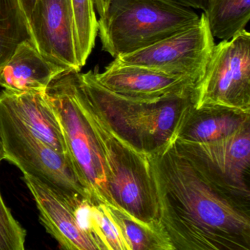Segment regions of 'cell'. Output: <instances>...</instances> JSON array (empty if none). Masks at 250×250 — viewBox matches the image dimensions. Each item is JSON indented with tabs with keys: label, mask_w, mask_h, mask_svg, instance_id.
<instances>
[{
	"label": "cell",
	"mask_w": 250,
	"mask_h": 250,
	"mask_svg": "<svg viewBox=\"0 0 250 250\" xmlns=\"http://www.w3.org/2000/svg\"><path fill=\"white\" fill-rule=\"evenodd\" d=\"M177 147L221 187L250 200V124L208 143L176 139Z\"/></svg>",
	"instance_id": "obj_9"
},
{
	"label": "cell",
	"mask_w": 250,
	"mask_h": 250,
	"mask_svg": "<svg viewBox=\"0 0 250 250\" xmlns=\"http://www.w3.org/2000/svg\"><path fill=\"white\" fill-rule=\"evenodd\" d=\"M111 0H93L95 10L99 14V17H104L107 11Z\"/></svg>",
	"instance_id": "obj_23"
},
{
	"label": "cell",
	"mask_w": 250,
	"mask_h": 250,
	"mask_svg": "<svg viewBox=\"0 0 250 250\" xmlns=\"http://www.w3.org/2000/svg\"><path fill=\"white\" fill-rule=\"evenodd\" d=\"M106 206L127 250H175L159 221L143 222L116 206Z\"/></svg>",
	"instance_id": "obj_16"
},
{
	"label": "cell",
	"mask_w": 250,
	"mask_h": 250,
	"mask_svg": "<svg viewBox=\"0 0 250 250\" xmlns=\"http://www.w3.org/2000/svg\"><path fill=\"white\" fill-rule=\"evenodd\" d=\"M194 10L173 0H111L98 20L102 50L112 58L146 49L198 21Z\"/></svg>",
	"instance_id": "obj_4"
},
{
	"label": "cell",
	"mask_w": 250,
	"mask_h": 250,
	"mask_svg": "<svg viewBox=\"0 0 250 250\" xmlns=\"http://www.w3.org/2000/svg\"><path fill=\"white\" fill-rule=\"evenodd\" d=\"M250 124V112L221 106L190 108L177 139L208 143L229 137Z\"/></svg>",
	"instance_id": "obj_15"
},
{
	"label": "cell",
	"mask_w": 250,
	"mask_h": 250,
	"mask_svg": "<svg viewBox=\"0 0 250 250\" xmlns=\"http://www.w3.org/2000/svg\"><path fill=\"white\" fill-rule=\"evenodd\" d=\"M36 2V0H20L21 7H22L23 11H24L27 19L30 16L32 10L33 9Z\"/></svg>",
	"instance_id": "obj_24"
},
{
	"label": "cell",
	"mask_w": 250,
	"mask_h": 250,
	"mask_svg": "<svg viewBox=\"0 0 250 250\" xmlns=\"http://www.w3.org/2000/svg\"><path fill=\"white\" fill-rule=\"evenodd\" d=\"M175 141L148 155L159 221L174 250H250V200L215 182Z\"/></svg>",
	"instance_id": "obj_1"
},
{
	"label": "cell",
	"mask_w": 250,
	"mask_h": 250,
	"mask_svg": "<svg viewBox=\"0 0 250 250\" xmlns=\"http://www.w3.org/2000/svg\"><path fill=\"white\" fill-rule=\"evenodd\" d=\"M25 42L31 35L20 0H0V68Z\"/></svg>",
	"instance_id": "obj_18"
},
{
	"label": "cell",
	"mask_w": 250,
	"mask_h": 250,
	"mask_svg": "<svg viewBox=\"0 0 250 250\" xmlns=\"http://www.w3.org/2000/svg\"><path fill=\"white\" fill-rule=\"evenodd\" d=\"M5 160V153H4L3 146H2V139L0 136V163Z\"/></svg>",
	"instance_id": "obj_25"
},
{
	"label": "cell",
	"mask_w": 250,
	"mask_h": 250,
	"mask_svg": "<svg viewBox=\"0 0 250 250\" xmlns=\"http://www.w3.org/2000/svg\"><path fill=\"white\" fill-rule=\"evenodd\" d=\"M96 232L101 250H127L125 242L106 210L105 204H95Z\"/></svg>",
	"instance_id": "obj_21"
},
{
	"label": "cell",
	"mask_w": 250,
	"mask_h": 250,
	"mask_svg": "<svg viewBox=\"0 0 250 250\" xmlns=\"http://www.w3.org/2000/svg\"><path fill=\"white\" fill-rule=\"evenodd\" d=\"M205 17L213 38L228 41L246 30L250 0H207Z\"/></svg>",
	"instance_id": "obj_17"
},
{
	"label": "cell",
	"mask_w": 250,
	"mask_h": 250,
	"mask_svg": "<svg viewBox=\"0 0 250 250\" xmlns=\"http://www.w3.org/2000/svg\"><path fill=\"white\" fill-rule=\"evenodd\" d=\"M0 102L30 132L70 159L61 124L45 92L13 93L3 90L0 93Z\"/></svg>",
	"instance_id": "obj_13"
},
{
	"label": "cell",
	"mask_w": 250,
	"mask_h": 250,
	"mask_svg": "<svg viewBox=\"0 0 250 250\" xmlns=\"http://www.w3.org/2000/svg\"><path fill=\"white\" fill-rule=\"evenodd\" d=\"M27 21L32 43L45 58L80 71L71 0H36Z\"/></svg>",
	"instance_id": "obj_10"
},
{
	"label": "cell",
	"mask_w": 250,
	"mask_h": 250,
	"mask_svg": "<svg viewBox=\"0 0 250 250\" xmlns=\"http://www.w3.org/2000/svg\"><path fill=\"white\" fill-rule=\"evenodd\" d=\"M65 71L45 58L31 42H23L0 68V87L13 93L45 92Z\"/></svg>",
	"instance_id": "obj_14"
},
{
	"label": "cell",
	"mask_w": 250,
	"mask_h": 250,
	"mask_svg": "<svg viewBox=\"0 0 250 250\" xmlns=\"http://www.w3.org/2000/svg\"><path fill=\"white\" fill-rule=\"evenodd\" d=\"M92 104L110 128L134 148L147 155L172 143L194 105V90L153 102L133 100L115 94L96 80L94 70L79 74Z\"/></svg>",
	"instance_id": "obj_2"
},
{
	"label": "cell",
	"mask_w": 250,
	"mask_h": 250,
	"mask_svg": "<svg viewBox=\"0 0 250 250\" xmlns=\"http://www.w3.org/2000/svg\"><path fill=\"white\" fill-rule=\"evenodd\" d=\"M215 46L204 14L198 21L146 49L116 58L121 62L200 81Z\"/></svg>",
	"instance_id": "obj_8"
},
{
	"label": "cell",
	"mask_w": 250,
	"mask_h": 250,
	"mask_svg": "<svg viewBox=\"0 0 250 250\" xmlns=\"http://www.w3.org/2000/svg\"><path fill=\"white\" fill-rule=\"evenodd\" d=\"M221 106L250 112V33L215 44L194 90V107Z\"/></svg>",
	"instance_id": "obj_7"
},
{
	"label": "cell",
	"mask_w": 250,
	"mask_h": 250,
	"mask_svg": "<svg viewBox=\"0 0 250 250\" xmlns=\"http://www.w3.org/2000/svg\"><path fill=\"white\" fill-rule=\"evenodd\" d=\"M23 181L33 195L39 212V219L46 232L66 250H98L91 238L79 226L71 194L55 189L30 175Z\"/></svg>",
	"instance_id": "obj_12"
},
{
	"label": "cell",
	"mask_w": 250,
	"mask_h": 250,
	"mask_svg": "<svg viewBox=\"0 0 250 250\" xmlns=\"http://www.w3.org/2000/svg\"><path fill=\"white\" fill-rule=\"evenodd\" d=\"M183 6L191 8V9L202 10L206 8L207 0H173Z\"/></svg>",
	"instance_id": "obj_22"
},
{
	"label": "cell",
	"mask_w": 250,
	"mask_h": 250,
	"mask_svg": "<svg viewBox=\"0 0 250 250\" xmlns=\"http://www.w3.org/2000/svg\"><path fill=\"white\" fill-rule=\"evenodd\" d=\"M74 14L77 60L83 68L91 54L98 36V19L93 0H71Z\"/></svg>",
	"instance_id": "obj_19"
},
{
	"label": "cell",
	"mask_w": 250,
	"mask_h": 250,
	"mask_svg": "<svg viewBox=\"0 0 250 250\" xmlns=\"http://www.w3.org/2000/svg\"><path fill=\"white\" fill-rule=\"evenodd\" d=\"M79 74L75 70L61 73L45 95L61 124L74 170L90 200L96 204L115 206L99 143L79 99Z\"/></svg>",
	"instance_id": "obj_5"
},
{
	"label": "cell",
	"mask_w": 250,
	"mask_h": 250,
	"mask_svg": "<svg viewBox=\"0 0 250 250\" xmlns=\"http://www.w3.org/2000/svg\"><path fill=\"white\" fill-rule=\"evenodd\" d=\"M0 136L5 160L14 164L23 175H30L55 189L90 200L71 160L30 132L1 102Z\"/></svg>",
	"instance_id": "obj_6"
},
{
	"label": "cell",
	"mask_w": 250,
	"mask_h": 250,
	"mask_svg": "<svg viewBox=\"0 0 250 250\" xmlns=\"http://www.w3.org/2000/svg\"><path fill=\"white\" fill-rule=\"evenodd\" d=\"M27 232L13 215L0 191V250H24Z\"/></svg>",
	"instance_id": "obj_20"
},
{
	"label": "cell",
	"mask_w": 250,
	"mask_h": 250,
	"mask_svg": "<svg viewBox=\"0 0 250 250\" xmlns=\"http://www.w3.org/2000/svg\"><path fill=\"white\" fill-rule=\"evenodd\" d=\"M96 80L109 91L127 99L153 102L193 91L196 83L183 77L169 75L141 65L125 63L115 58L99 72Z\"/></svg>",
	"instance_id": "obj_11"
},
{
	"label": "cell",
	"mask_w": 250,
	"mask_h": 250,
	"mask_svg": "<svg viewBox=\"0 0 250 250\" xmlns=\"http://www.w3.org/2000/svg\"><path fill=\"white\" fill-rule=\"evenodd\" d=\"M78 95L100 147L114 205L143 222L159 221L148 155L134 148L110 128L86 96L80 77Z\"/></svg>",
	"instance_id": "obj_3"
}]
</instances>
